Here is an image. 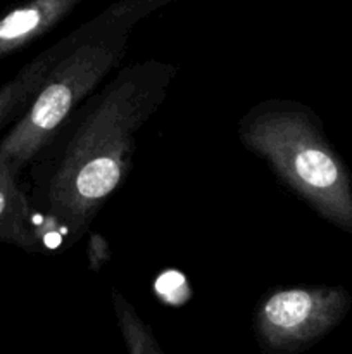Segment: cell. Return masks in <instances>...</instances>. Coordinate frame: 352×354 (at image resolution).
<instances>
[{
	"instance_id": "52a82bcc",
	"label": "cell",
	"mask_w": 352,
	"mask_h": 354,
	"mask_svg": "<svg viewBox=\"0 0 352 354\" xmlns=\"http://www.w3.org/2000/svg\"><path fill=\"white\" fill-rule=\"evenodd\" d=\"M50 61L52 47L28 62L14 78L0 86V130H3L10 121L16 123L19 120L37 93Z\"/></svg>"
},
{
	"instance_id": "5b68a950",
	"label": "cell",
	"mask_w": 352,
	"mask_h": 354,
	"mask_svg": "<svg viewBox=\"0 0 352 354\" xmlns=\"http://www.w3.org/2000/svg\"><path fill=\"white\" fill-rule=\"evenodd\" d=\"M81 0H31L0 17V59L23 50L54 30Z\"/></svg>"
},
{
	"instance_id": "6da1fadb",
	"label": "cell",
	"mask_w": 352,
	"mask_h": 354,
	"mask_svg": "<svg viewBox=\"0 0 352 354\" xmlns=\"http://www.w3.org/2000/svg\"><path fill=\"white\" fill-rule=\"evenodd\" d=\"M176 73L157 59L121 68L35 158L30 201L43 252L75 245L123 185L135 137L162 106Z\"/></svg>"
},
{
	"instance_id": "8992f818",
	"label": "cell",
	"mask_w": 352,
	"mask_h": 354,
	"mask_svg": "<svg viewBox=\"0 0 352 354\" xmlns=\"http://www.w3.org/2000/svg\"><path fill=\"white\" fill-rule=\"evenodd\" d=\"M0 242L30 252H43L38 220L17 176L0 168Z\"/></svg>"
},
{
	"instance_id": "ba28073f",
	"label": "cell",
	"mask_w": 352,
	"mask_h": 354,
	"mask_svg": "<svg viewBox=\"0 0 352 354\" xmlns=\"http://www.w3.org/2000/svg\"><path fill=\"white\" fill-rule=\"evenodd\" d=\"M113 306L128 354H164L152 328L119 290H113Z\"/></svg>"
},
{
	"instance_id": "7a4b0ae2",
	"label": "cell",
	"mask_w": 352,
	"mask_h": 354,
	"mask_svg": "<svg viewBox=\"0 0 352 354\" xmlns=\"http://www.w3.org/2000/svg\"><path fill=\"white\" fill-rule=\"evenodd\" d=\"M164 3L168 0H119L52 45V61L37 93L0 140V168L19 178L121 64L135 28Z\"/></svg>"
},
{
	"instance_id": "3957f363",
	"label": "cell",
	"mask_w": 352,
	"mask_h": 354,
	"mask_svg": "<svg viewBox=\"0 0 352 354\" xmlns=\"http://www.w3.org/2000/svg\"><path fill=\"white\" fill-rule=\"evenodd\" d=\"M240 142L323 220L352 234V183L309 107L264 100L238 127Z\"/></svg>"
},
{
	"instance_id": "277c9868",
	"label": "cell",
	"mask_w": 352,
	"mask_h": 354,
	"mask_svg": "<svg viewBox=\"0 0 352 354\" xmlns=\"http://www.w3.org/2000/svg\"><path fill=\"white\" fill-rule=\"evenodd\" d=\"M349 308L351 297L342 287L275 289L255 306V337L268 354H297L337 327Z\"/></svg>"
}]
</instances>
